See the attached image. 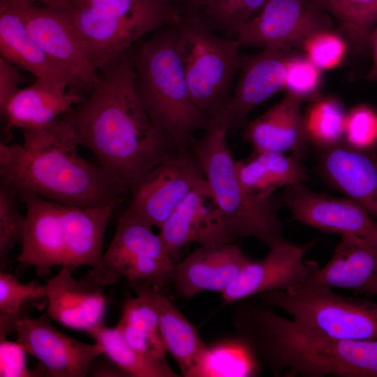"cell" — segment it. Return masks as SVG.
<instances>
[{"instance_id":"obj_1","label":"cell","mask_w":377,"mask_h":377,"mask_svg":"<svg viewBox=\"0 0 377 377\" xmlns=\"http://www.w3.org/2000/svg\"><path fill=\"white\" fill-rule=\"evenodd\" d=\"M133 47L98 70L92 91L61 115L77 147L129 191L140 178L181 151L152 123L135 90Z\"/></svg>"},{"instance_id":"obj_2","label":"cell","mask_w":377,"mask_h":377,"mask_svg":"<svg viewBox=\"0 0 377 377\" xmlns=\"http://www.w3.org/2000/svg\"><path fill=\"white\" fill-rule=\"evenodd\" d=\"M23 142H0V184L81 207L106 205L128 191L110 173L80 156L68 124L21 131Z\"/></svg>"},{"instance_id":"obj_3","label":"cell","mask_w":377,"mask_h":377,"mask_svg":"<svg viewBox=\"0 0 377 377\" xmlns=\"http://www.w3.org/2000/svg\"><path fill=\"white\" fill-rule=\"evenodd\" d=\"M232 323L274 376L377 377V339L331 337L252 301L235 306Z\"/></svg>"},{"instance_id":"obj_4","label":"cell","mask_w":377,"mask_h":377,"mask_svg":"<svg viewBox=\"0 0 377 377\" xmlns=\"http://www.w3.org/2000/svg\"><path fill=\"white\" fill-rule=\"evenodd\" d=\"M175 24L158 29L135 52L134 86L152 123L183 151L196 131L205 130L209 117L191 94L177 48Z\"/></svg>"},{"instance_id":"obj_5","label":"cell","mask_w":377,"mask_h":377,"mask_svg":"<svg viewBox=\"0 0 377 377\" xmlns=\"http://www.w3.org/2000/svg\"><path fill=\"white\" fill-rule=\"evenodd\" d=\"M228 128L219 116L209 117L205 133L189 147L202 164L207 180L230 235L254 237L269 249L286 241L282 234L279 204L273 196L256 197L242 184L228 145Z\"/></svg>"},{"instance_id":"obj_6","label":"cell","mask_w":377,"mask_h":377,"mask_svg":"<svg viewBox=\"0 0 377 377\" xmlns=\"http://www.w3.org/2000/svg\"><path fill=\"white\" fill-rule=\"evenodd\" d=\"M64 13L98 71L145 35L181 18L165 0H71Z\"/></svg>"},{"instance_id":"obj_7","label":"cell","mask_w":377,"mask_h":377,"mask_svg":"<svg viewBox=\"0 0 377 377\" xmlns=\"http://www.w3.org/2000/svg\"><path fill=\"white\" fill-rule=\"evenodd\" d=\"M175 26L177 48L192 97L209 117H215L230 98L241 45L237 39L216 36L199 13L181 15Z\"/></svg>"},{"instance_id":"obj_8","label":"cell","mask_w":377,"mask_h":377,"mask_svg":"<svg viewBox=\"0 0 377 377\" xmlns=\"http://www.w3.org/2000/svg\"><path fill=\"white\" fill-rule=\"evenodd\" d=\"M264 304L285 311L297 324L342 339H377V303L326 288L268 291Z\"/></svg>"},{"instance_id":"obj_9","label":"cell","mask_w":377,"mask_h":377,"mask_svg":"<svg viewBox=\"0 0 377 377\" xmlns=\"http://www.w3.org/2000/svg\"><path fill=\"white\" fill-rule=\"evenodd\" d=\"M153 226L126 212L117 220L112 240L103 253L107 268L131 283L144 281L159 290L173 284L175 264Z\"/></svg>"},{"instance_id":"obj_10","label":"cell","mask_w":377,"mask_h":377,"mask_svg":"<svg viewBox=\"0 0 377 377\" xmlns=\"http://www.w3.org/2000/svg\"><path fill=\"white\" fill-rule=\"evenodd\" d=\"M205 178L200 159L189 147L152 168L131 187L125 212L160 229Z\"/></svg>"},{"instance_id":"obj_11","label":"cell","mask_w":377,"mask_h":377,"mask_svg":"<svg viewBox=\"0 0 377 377\" xmlns=\"http://www.w3.org/2000/svg\"><path fill=\"white\" fill-rule=\"evenodd\" d=\"M6 3L18 12L31 36L64 72L68 91L84 98L97 83L98 71L66 14L36 4Z\"/></svg>"},{"instance_id":"obj_12","label":"cell","mask_w":377,"mask_h":377,"mask_svg":"<svg viewBox=\"0 0 377 377\" xmlns=\"http://www.w3.org/2000/svg\"><path fill=\"white\" fill-rule=\"evenodd\" d=\"M332 27L331 16L313 0H269L237 40L241 46L301 47L311 34Z\"/></svg>"},{"instance_id":"obj_13","label":"cell","mask_w":377,"mask_h":377,"mask_svg":"<svg viewBox=\"0 0 377 377\" xmlns=\"http://www.w3.org/2000/svg\"><path fill=\"white\" fill-rule=\"evenodd\" d=\"M15 332L17 341L39 361L48 376L84 377L94 360L104 354L101 344L86 343L59 332L46 313L18 320Z\"/></svg>"},{"instance_id":"obj_14","label":"cell","mask_w":377,"mask_h":377,"mask_svg":"<svg viewBox=\"0 0 377 377\" xmlns=\"http://www.w3.org/2000/svg\"><path fill=\"white\" fill-rule=\"evenodd\" d=\"M312 242L297 245L286 241L270 248L260 260H250L237 277L221 293L229 304L268 291L288 290L309 278L320 267L313 260H304Z\"/></svg>"},{"instance_id":"obj_15","label":"cell","mask_w":377,"mask_h":377,"mask_svg":"<svg viewBox=\"0 0 377 377\" xmlns=\"http://www.w3.org/2000/svg\"><path fill=\"white\" fill-rule=\"evenodd\" d=\"M284 205L302 224L323 232L352 235L377 242V224L355 200L314 192L304 184L286 187Z\"/></svg>"},{"instance_id":"obj_16","label":"cell","mask_w":377,"mask_h":377,"mask_svg":"<svg viewBox=\"0 0 377 377\" xmlns=\"http://www.w3.org/2000/svg\"><path fill=\"white\" fill-rule=\"evenodd\" d=\"M159 230L175 263L181 249L190 243L214 246L235 241L225 227L205 178L175 209Z\"/></svg>"},{"instance_id":"obj_17","label":"cell","mask_w":377,"mask_h":377,"mask_svg":"<svg viewBox=\"0 0 377 377\" xmlns=\"http://www.w3.org/2000/svg\"><path fill=\"white\" fill-rule=\"evenodd\" d=\"M290 48L268 46L257 54L242 57L241 74L233 94L217 115L228 131L244 127L249 114L283 89Z\"/></svg>"},{"instance_id":"obj_18","label":"cell","mask_w":377,"mask_h":377,"mask_svg":"<svg viewBox=\"0 0 377 377\" xmlns=\"http://www.w3.org/2000/svg\"><path fill=\"white\" fill-rule=\"evenodd\" d=\"M317 150L323 179L357 202L377 224V147L359 149L343 142Z\"/></svg>"},{"instance_id":"obj_19","label":"cell","mask_w":377,"mask_h":377,"mask_svg":"<svg viewBox=\"0 0 377 377\" xmlns=\"http://www.w3.org/2000/svg\"><path fill=\"white\" fill-rule=\"evenodd\" d=\"M124 200V198H119L96 207L62 205L66 235L64 265L73 269L80 265L90 267L88 274L103 286L112 285L119 279L104 264L103 244L110 216Z\"/></svg>"},{"instance_id":"obj_20","label":"cell","mask_w":377,"mask_h":377,"mask_svg":"<svg viewBox=\"0 0 377 377\" xmlns=\"http://www.w3.org/2000/svg\"><path fill=\"white\" fill-rule=\"evenodd\" d=\"M47 281L46 314L69 329L91 332L103 325L106 311L104 286L89 274L75 279L68 265Z\"/></svg>"},{"instance_id":"obj_21","label":"cell","mask_w":377,"mask_h":377,"mask_svg":"<svg viewBox=\"0 0 377 377\" xmlns=\"http://www.w3.org/2000/svg\"><path fill=\"white\" fill-rule=\"evenodd\" d=\"M17 197L26 207L25 230L17 260L23 265L33 266L40 276L47 275L52 267L65 265L62 204L30 193H20Z\"/></svg>"},{"instance_id":"obj_22","label":"cell","mask_w":377,"mask_h":377,"mask_svg":"<svg viewBox=\"0 0 377 377\" xmlns=\"http://www.w3.org/2000/svg\"><path fill=\"white\" fill-rule=\"evenodd\" d=\"M341 288L377 298V242L341 235L329 262L288 290Z\"/></svg>"},{"instance_id":"obj_23","label":"cell","mask_w":377,"mask_h":377,"mask_svg":"<svg viewBox=\"0 0 377 377\" xmlns=\"http://www.w3.org/2000/svg\"><path fill=\"white\" fill-rule=\"evenodd\" d=\"M250 260L233 243L200 246L176 263L173 285L185 298L203 291L222 293Z\"/></svg>"},{"instance_id":"obj_24","label":"cell","mask_w":377,"mask_h":377,"mask_svg":"<svg viewBox=\"0 0 377 377\" xmlns=\"http://www.w3.org/2000/svg\"><path fill=\"white\" fill-rule=\"evenodd\" d=\"M84 98L68 91L67 81L59 77L36 78L20 89L1 115L5 131L45 127L69 111Z\"/></svg>"},{"instance_id":"obj_25","label":"cell","mask_w":377,"mask_h":377,"mask_svg":"<svg viewBox=\"0 0 377 377\" xmlns=\"http://www.w3.org/2000/svg\"><path fill=\"white\" fill-rule=\"evenodd\" d=\"M303 101L287 93L265 112L245 124L244 138L254 153L290 151L302 158L309 144L302 112Z\"/></svg>"},{"instance_id":"obj_26","label":"cell","mask_w":377,"mask_h":377,"mask_svg":"<svg viewBox=\"0 0 377 377\" xmlns=\"http://www.w3.org/2000/svg\"><path fill=\"white\" fill-rule=\"evenodd\" d=\"M131 283L135 293L145 297L156 309L167 351L175 360L182 376L188 377L207 346L197 328L158 290L144 281Z\"/></svg>"},{"instance_id":"obj_27","label":"cell","mask_w":377,"mask_h":377,"mask_svg":"<svg viewBox=\"0 0 377 377\" xmlns=\"http://www.w3.org/2000/svg\"><path fill=\"white\" fill-rule=\"evenodd\" d=\"M275 151L254 153L247 160L235 161L237 176L251 195L267 198L281 187L303 184L309 177L302 158Z\"/></svg>"},{"instance_id":"obj_28","label":"cell","mask_w":377,"mask_h":377,"mask_svg":"<svg viewBox=\"0 0 377 377\" xmlns=\"http://www.w3.org/2000/svg\"><path fill=\"white\" fill-rule=\"evenodd\" d=\"M1 57L36 78L68 80L61 68L43 50L27 29L18 12L0 1Z\"/></svg>"},{"instance_id":"obj_29","label":"cell","mask_w":377,"mask_h":377,"mask_svg":"<svg viewBox=\"0 0 377 377\" xmlns=\"http://www.w3.org/2000/svg\"><path fill=\"white\" fill-rule=\"evenodd\" d=\"M260 361L240 337L207 346L188 377H251L260 370Z\"/></svg>"},{"instance_id":"obj_30","label":"cell","mask_w":377,"mask_h":377,"mask_svg":"<svg viewBox=\"0 0 377 377\" xmlns=\"http://www.w3.org/2000/svg\"><path fill=\"white\" fill-rule=\"evenodd\" d=\"M127 342L138 352L165 360L167 348L156 309L142 296L128 298L116 326Z\"/></svg>"},{"instance_id":"obj_31","label":"cell","mask_w":377,"mask_h":377,"mask_svg":"<svg viewBox=\"0 0 377 377\" xmlns=\"http://www.w3.org/2000/svg\"><path fill=\"white\" fill-rule=\"evenodd\" d=\"M104 349V354L127 376L134 377H177L166 360L144 355L133 348L119 330L104 325L89 334Z\"/></svg>"},{"instance_id":"obj_32","label":"cell","mask_w":377,"mask_h":377,"mask_svg":"<svg viewBox=\"0 0 377 377\" xmlns=\"http://www.w3.org/2000/svg\"><path fill=\"white\" fill-rule=\"evenodd\" d=\"M339 22L344 36L356 52L369 47L371 32L377 24V0H313Z\"/></svg>"},{"instance_id":"obj_33","label":"cell","mask_w":377,"mask_h":377,"mask_svg":"<svg viewBox=\"0 0 377 377\" xmlns=\"http://www.w3.org/2000/svg\"><path fill=\"white\" fill-rule=\"evenodd\" d=\"M310 102L303 114L309 143L320 149L343 142L348 114L343 104L335 97L321 95Z\"/></svg>"},{"instance_id":"obj_34","label":"cell","mask_w":377,"mask_h":377,"mask_svg":"<svg viewBox=\"0 0 377 377\" xmlns=\"http://www.w3.org/2000/svg\"><path fill=\"white\" fill-rule=\"evenodd\" d=\"M46 286L36 281L20 282L10 274L0 273V337L15 331L16 322L27 316L25 306L33 301L46 300Z\"/></svg>"},{"instance_id":"obj_35","label":"cell","mask_w":377,"mask_h":377,"mask_svg":"<svg viewBox=\"0 0 377 377\" xmlns=\"http://www.w3.org/2000/svg\"><path fill=\"white\" fill-rule=\"evenodd\" d=\"M269 0H211L199 13L205 24L226 38L237 39L242 29Z\"/></svg>"},{"instance_id":"obj_36","label":"cell","mask_w":377,"mask_h":377,"mask_svg":"<svg viewBox=\"0 0 377 377\" xmlns=\"http://www.w3.org/2000/svg\"><path fill=\"white\" fill-rule=\"evenodd\" d=\"M349 41L332 27L314 32L307 37L300 48L322 71L339 66L347 56Z\"/></svg>"},{"instance_id":"obj_37","label":"cell","mask_w":377,"mask_h":377,"mask_svg":"<svg viewBox=\"0 0 377 377\" xmlns=\"http://www.w3.org/2000/svg\"><path fill=\"white\" fill-rule=\"evenodd\" d=\"M17 197L12 188L0 184V267L4 269L8 254L23 239L26 216L17 209Z\"/></svg>"},{"instance_id":"obj_38","label":"cell","mask_w":377,"mask_h":377,"mask_svg":"<svg viewBox=\"0 0 377 377\" xmlns=\"http://www.w3.org/2000/svg\"><path fill=\"white\" fill-rule=\"evenodd\" d=\"M322 71L305 55L290 54L283 84L288 94L311 101L320 96Z\"/></svg>"},{"instance_id":"obj_39","label":"cell","mask_w":377,"mask_h":377,"mask_svg":"<svg viewBox=\"0 0 377 377\" xmlns=\"http://www.w3.org/2000/svg\"><path fill=\"white\" fill-rule=\"evenodd\" d=\"M343 142L359 149L377 147V108L362 103L348 111Z\"/></svg>"},{"instance_id":"obj_40","label":"cell","mask_w":377,"mask_h":377,"mask_svg":"<svg viewBox=\"0 0 377 377\" xmlns=\"http://www.w3.org/2000/svg\"><path fill=\"white\" fill-rule=\"evenodd\" d=\"M27 352L17 341L13 342L0 337V376L27 377L45 374L43 371H29L27 367Z\"/></svg>"},{"instance_id":"obj_41","label":"cell","mask_w":377,"mask_h":377,"mask_svg":"<svg viewBox=\"0 0 377 377\" xmlns=\"http://www.w3.org/2000/svg\"><path fill=\"white\" fill-rule=\"evenodd\" d=\"M20 68L0 57V113L3 114L11 98L20 89L19 85L24 81Z\"/></svg>"},{"instance_id":"obj_42","label":"cell","mask_w":377,"mask_h":377,"mask_svg":"<svg viewBox=\"0 0 377 377\" xmlns=\"http://www.w3.org/2000/svg\"><path fill=\"white\" fill-rule=\"evenodd\" d=\"M14 5H33L38 3L43 6L57 10L66 11L71 2V0H0Z\"/></svg>"},{"instance_id":"obj_43","label":"cell","mask_w":377,"mask_h":377,"mask_svg":"<svg viewBox=\"0 0 377 377\" xmlns=\"http://www.w3.org/2000/svg\"><path fill=\"white\" fill-rule=\"evenodd\" d=\"M211 0H176L174 3L181 15L199 13Z\"/></svg>"},{"instance_id":"obj_44","label":"cell","mask_w":377,"mask_h":377,"mask_svg":"<svg viewBox=\"0 0 377 377\" xmlns=\"http://www.w3.org/2000/svg\"><path fill=\"white\" fill-rule=\"evenodd\" d=\"M369 48L371 52L373 63L367 78L369 80L377 82V24L371 32Z\"/></svg>"},{"instance_id":"obj_45","label":"cell","mask_w":377,"mask_h":377,"mask_svg":"<svg viewBox=\"0 0 377 377\" xmlns=\"http://www.w3.org/2000/svg\"><path fill=\"white\" fill-rule=\"evenodd\" d=\"M165 1H168L173 3L176 1V0H165Z\"/></svg>"}]
</instances>
